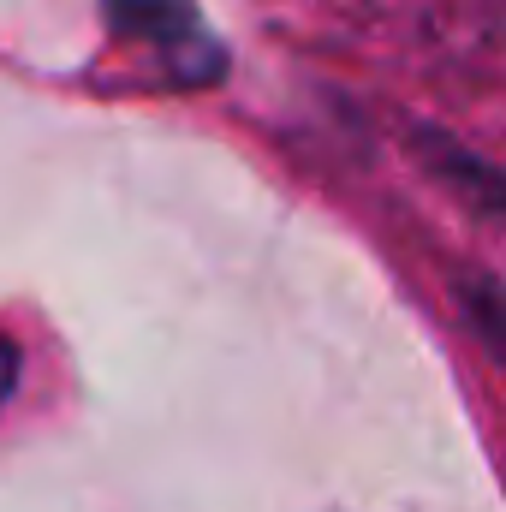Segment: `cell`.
I'll return each instance as SVG.
<instances>
[{
  "instance_id": "1",
  "label": "cell",
  "mask_w": 506,
  "mask_h": 512,
  "mask_svg": "<svg viewBox=\"0 0 506 512\" xmlns=\"http://www.w3.org/2000/svg\"><path fill=\"white\" fill-rule=\"evenodd\" d=\"M12 382H18V352H12V340L0 334V399L12 393Z\"/></svg>"
}]
</instances>
